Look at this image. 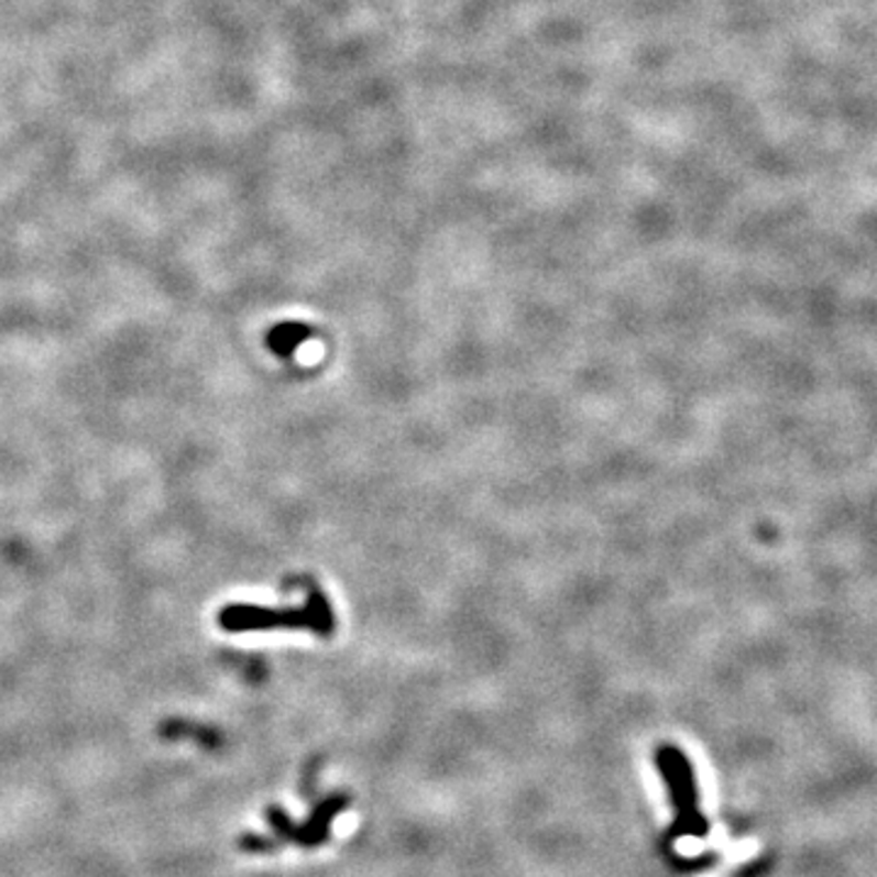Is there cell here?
I'll return each mask as SVG.
<instances>
[{
    "mask_svg": "<svg viewBox=\"0 0 877 877\" xmlns=\"http://www.w3.org/2000/svg\"><path fill=\"white\" fill-rule=\"evenodd\" d=\"M227 632H268V629H307L317 636L335 632V612L320 590H313L298 610H266L256 605H227L220 612Z\"/></svg>",
    "mask_w": 877,
    "mask_h": 877,
    "instance_id": "1",
    "label": "cell"
},
{
    "mask_svg": "<svg viewBox=\"0 0 877 877\" xmlns=\"http://www.w3.org/2000/svg\"><path fill=\"white\" fill-rule=\"evenodd\" d=\"M656 766L660 776L666 778L670 800L676 807V826L670 829V836H704L708 834V819L700 812L698 785H694V772L690 768L688 756L676 746H660L656 750Z\"/></svg>",
    "mask_w": 877,
    "mask_h": 877,
    "instance_id": "2",
    "label": "cell"
},
{
    "mask_svg": "<svg viewBox=\"0 0 877 877\" xmlns=\"http://www.w3.org/2000/svg\"><path fill=\"white\" fill-rule=\"evenodd\" d=\"M344 804L347 802L341 800V797H337V800H327L325 804L317 807L315 816H310V822H307L305 826H293L288 822V816L281 810H268V822L281 836L298 841V844H303V846H313V844H320V841H325L329 824H332V819L339 810H344Z\"/></svg>",
    "mask_w": 877,
    "mask_h": 877,
    "instance_id": "3",
    "label": "cell"
},
{
    "mask_svg": "<svg viewBox=\"0 0 877 877\" xmlns=\"http://www.w3.org/2000/svg\"><path fill=\"white\" fill-rule=\"evenodd\" d=\"M310 337H313V332L307 325L283 322L278 327H273L268 332V347H271V351H276L278 357H293L295 351H298V347L305 344Z\"/></svg>",
    "mask_w": 877,
    "mask_h": 877,
    "instance_id": "4",
    "label": "cell"
}]
</instances>
